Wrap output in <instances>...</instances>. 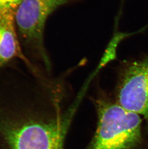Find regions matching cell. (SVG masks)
<instances>
[{
  "label": "cell",
  "instance_id": "6da1fadb",
  "mask_svg": "<svg viewBox=\"0 0 148 149\" xmlns=\"http://www.w3.org/2000/svg\"><path fill=\"white\" fill-rule=\"evenodd\" d=\"M32 97L0 96V149H62L70 118L45 119Z\"/></svg>",
  "mask_w": 148,
  "mask_h": 149
},
{
  "label": "cell",
  "instance_id": "7a4b0ae2",
  "mask_svg": "<svg viewBox=\"0 0 148 149\" xmlns=\"http://www.w3.org/2000/svg\"><path fill=\"white\" fill-rule=\"evenodd\" d=\"M98 113L97 128L88 149H132L140 142V115L102 100L98 102Z\"/></svg>",
  "mask_w": 148,
  "mask_h": 149
},
{
  "label": "cell",
  "instance_id": "3957f363",
  "mask_svg": "<svg viewBox=\"0 0 148 149\" xmlns=\"http://www.w3.org/2000/svg\"><path fill=\"white\" fill-rule=\"evenodd\" d=\"M70 0H22L15 13L19 35L26 48L43 61L48 69L50 62L44 46V33L48 17Z\"/></svg>",
  "mask_w": 148,
  "mask_h": 149
},
{
  "label": "cell",
  "instance_id": "277c9868",
  "mask_svg": "<svg viewBox=\"0 0 148 149\" xmlns=\"http://www.w3.org/2000/svg\"><path fill=\"white\" fill-rule=\"evenodd\" d=\"M118 103L148 119V58L129 62L120 74Z\"/></svg>",
  "mask_w": 148,
  "mask_h": 149
},
{
  "label": "cell",
  "instance_id": "5b68a950",
  "mask_svg": "<svg viewBox=\"0 0 148 149\" xmlns=\"http://www.w3.org/2000/svg\"><path fill=\"white\" fill-rule=\"evenodd\" d=\"M15 11H0V66L19 58L28 63L23 54L15 30Z\"/></svg>",
  "mask_w": 148,
  "mask_h": 149
},
{
  "label": "cell",
  "instance_id": "8992f818",
  "mask_svg": "<svg viewBox=\"0 0 148 149\" xmlns=\"http://www.w3.org/2000/svg\"><path fill=\"white\" fill-rule=\"evenodd\" d=\"M22 0H0V11L12 10L16 11Z\"/></svg>",
  "mask_w": 148,
  "mask_h": 149
}]
</instances>
